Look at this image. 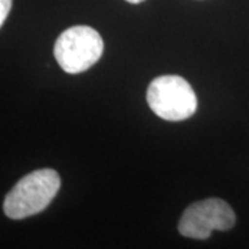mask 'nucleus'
Here are the masks:
<instances>
[{"instance_id":"obj_1","label":"nucleus","mask_w":249,"mask_h":249,"mask_svg":"<svg viewBox=\"0 0 249 249\" xmlns=\"http://www.w3.org/2000/svg\"><path fill=\"white\" fill-rule=\"evenodd\" d=\"M61 186L58 173L39 169L21 178L4 198L3 211L13 220L40 213L57 196Z\"/></svg>"},{"instance_id":"obj_2","label":"nucleus","mask_w":249,"mask_h":249,"mask_svg":"<svg viewBox=\"0 0 249 249\" xmlns=\"http://www.w3.org/2000/svg\"><path fill=\"white\" fill-rule=\"evenodd\" d=\"M147 103L155 115L170 122L188 119L198 107L196 91L178 75H163L152 80L147 90Z\"/></svg>"},{"instance_id":"obj_3","label":"nucleus","mask_w":249,"mask_h":249,"mask_svg":"<svg viewBox=\"0 0 249 249\" xmlns=\"http://www.w3.org/2000/svg\"><path fill=\"white\" fill-rule=\"evenodd\" d=\"M103 52V37L94 28L88 25L65 29L54 45V57L68 73L88 71L101 58Z\"/></svg>"},{"instance_id":"obj_4","label":"nucleus","mask_w":249,"mask_h":249,"mask_svg":"<svg viewBox=\"0 0 249 249\" xmlns=\"http://www.w3.org/2000/svg\"><path fill=\"white\" fill-rule=\"evenodd\" d=\"M234 224L231 206L220 198H208L187 208L178 222V232L187 238L206 240L213 230L226 231Z\"/></svg>"},{"instance_id":"obj_5","label":"nucleus","mask_w":249,"mask_h":249,"mask_svg":"<svg viewBox=\"0 0 249 249\" xmlns=\"http://www.w3.org/2000/svg\"><path fill=\"white\" fill-rule=\"evenodd\" d=\"M11 6H13V0H0V28L3 27L6 18L9 17Z\"/></svg>"},{"instance_id":"obj_6","label":"nucleus","mask_w":249,"mask_h":249,"mask_svg":"<svg viewBox=\"0 0 249 249\" xmlns=\"http://www.w3.org/2000/svg\"><path fill=\"white\" fill-rule=\"evenodd\" d=\"M126 1H129V3H133V4H137V3H142L144 0H126Z\"/></svg>"}]
</instances>
